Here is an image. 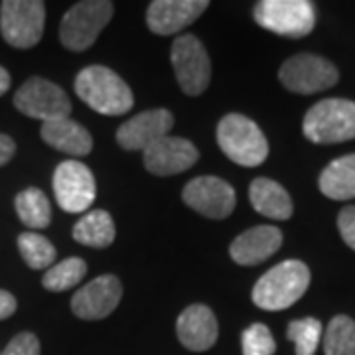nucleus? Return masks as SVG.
I'll use <instances>...</instances> for the list:
<instances>
[{"mask_svg": "<svg viewBox=\"0 0 355 355\" xmlns=\"http://www.w3.org/2000/svg\"><path fill=\"white\" fill-rule=\"evenodd\" d=\"M253 14L261 28L284 38H304L316 26V10L308 0H261Z\"/></svg>", "mask_w": 355, "mask_h": 355, "instance_id": "6", "label": "nucleus"}, {"mask_svg": "<svg viewBox=\"0 0 355 355\" xmlns=\"http://www.w3.org/2000/svg\"><path fill=\"white\" fill-rule=\"evenodd\" d=\"M16 214L26 227L46 229L51 221V205L40 188H26L16 196Z\"/></svg>", "mask_w": 355, "mask_h": 355, "instance_id": "23", "label": "nucleus"}, {"mask_svg": "<svg viewBox=\"0 0 355 355\" xmlns=\"http://www.w3.org/2000/svg\"><path fill=\"white\" fill-rule=\"evenodd\" d=\"M280 83L298 95H314L331 89L340 81V71L330 60L316 53H296L279 71Z\"/></svg>", "mask_w": 355, "mask_h": 355, "instance_id": "8", "label": "nucleus"}, {"mask_svg": "<svg viewBox=\"0 0 355 355\" xmlns=\"http://www.w3.org/2000/svg\"><path fill=\"white\" fill-rule=\"evenodd\" d=\"M320 191L336 202L355 198V154H345L326 166L318 180Z\"/></svg>", "mask_w": 355, "mask_h": 355, "instance_id": "21", "label": "nucleus"}, {"mask_svg": "<svg viewBox=\"0 0 355 355\" xmlns=\"http://www.w3.org/2000/svg\"><path fill=\"white\" fill-rule=\"evenodd\" d=\"M207 8V0H154L146 10V24L158 36H172L193 24Z\"/></svg>", "mask_w": 355, "mask_h": 355, "instance_id": "16", "label": "nucleus"}, {"mask_svg": "<svg viewBox=\"0 0 355 355\" xmlns=\"http://www.w3.org/2000/svg\"><path fill=\"white\" fill-rule=\"evenodd\" d=\"M76 93L93 111L107 116L127 114L135 97L127 81L105 65H89L76 77Z\"/></svg>", "mask_w": 355, "mask_h": 355, "instance_id": "1", "label": "nucleus"}, {"mask_svg": "<svg viewBox=\"0 0 355 355\" xmlns=\"http://www.w3.org/2000/svg\"><path fill=\"white\" fill-rule=\"evenodd\" d=\"M217 144L231 162L254 168L268 156V142L259 125L239 113L225 114L217 125Z\"/></svg>", "mask_w": 355, "mask_h": 355, "instance_id": "3", "label": "nucleus"}, {"mask_svg": "<svg viewBox=\"0 0 355 355\" xmlns=\"http://www.w3.org/2000/svg\"><path fill=\"white\" fill-rule=\"evenodd\" d=\"M42 139L51 148L60 153L69 154V156H87L93 150V139L89 130L83 125L76 123L73 119H55L50 123H44L40 130Z\"/></svg>", "mask_w": 355, "mask_h": 355, "instance_id": "19", "label": "nucleus"}, {"mask_svg": "<svg viewBox=\"0 0 355 355\" xmlns=\"http://www.w3.org/2000/svg\"><path fill=\"white\" fill-rule=\"evenodd\" d=\"M18 251L22 254L26 265L34 270L53 266L55 253H58L50 239H46L40 233H32V231L18 235Z\"/></svg>", "mask_w": 355, "mask_h": 355, "instance_id": "26", "label": "nucleus"}, {"mask_svg": "<svg viewBox=\"0 0 355 355\" xmlns=\"http://www.w3.org/2000/svg\"><path fill=\"white\" fill-rule=\"evenodd\" d=\"M144 168L154 176H174L190 170L200 160V153L193 142L180 137H164L142 150Z\"/></svg>", "mask_w": 355, "mask_h": 355, "instance_id": "13", "label": "nucleus"}, {"mask_svg": "<svg viewBox=\"0 0 355 355\" xmlns=\"http://www.w3.org/2000/svg\"><path fill=\"white\" fill-rule=\"evenodd\" d=\"M16 308H18V302H16L12 294L6 291H0V320H6V318L12 316Z\"/></svg>", "mask_w": 355, "mask_h": 355, "instance_id": "31", "label": "nucleus"}, {"mask_svg": "<svg viewBox=\"0 0 355 355\" xmlns=\"http://www.w3.org/2000/svg\"><path fill=\"white\" fill-rule=\"evenodd\" d=\"M114 235L116 229H114L113 217L105 209L89 211L73 227V239L93 249H107L109 245H113Z\"/></svg>", "mask_w": 355, "mask_h": 355, "instance_id": "22", "label": "nucleus"}, {"mask_svg": "<svg viewBox=\"0 0 355 355\" xmlns=\"http://www.w3.org/2000/svg\"><path fill=\"white\" fill-rule=\"evenodd\" d=\"M174 127V114L168 109H150L128 119L116 130V142L125 150H146L156 140L168 137Z\"/></svg>", "mask_w": 355, "mask_h": 355, "instance_id": "15", "label": "nucleus"}, {"mask_svg": "<svg viewBox=\"0 0 355 355\" xmlns=\"http://www.w3.org/2000/svg\"><path fill=\"white\" fill-rule=\"evenodd\" d=\"M170 58H172V67L176 73L178 85L186 95L198 97L209 87L211 60H209V53L202 44V40H198L191 34L180 36L172 44Z\"/></svg>", "mask_w": 355, "mask_h": 355, "instance_id": "9", "label": "nucleus"}, {"mask_svg": "<svg viewBox=\"0 0 355 355\" xmlns=\"http://www.w3.org/2000/svg\"><path fill=\"white\" fill-rule=\"evenodd\" d=\"M304 137L314 144H338L355 139V103L324 99L308 109L302 123Z\"/></svg>", "mask_w": 355, "mask_h": 355, "instance_id": "4", "label": "nucleus"}, {"mask_svg": "<svg viewBox=\"0 0 355 355\" xmlns=\"http://www.w3.org/2000/svg\"><path fill=\"white\" fill-rule=\"evenodd\" d=\"M180 343L190 352H207L214 347L219 336L216 314L205 304L188 306L176 322Z\"/></svg>", "mask_w": 355, "mask_h": 355, "instance_id": "17", "label": "nucleus"}, {"mask_svg": "<svg viewBox=\"0 0 355 355\" xmlns=\"http://www.w3.org/2000/svg\"><path fill=\"white\" fill-rule=\"evenodd\" d=\"M114 6L109 0H83L71 6L60 24V40L71 51L89 50L113 18Z\"/></svg>", "mask_w": 355, "mask_h": 355, "instance_id": "5", "label": "nucleus"}, {"mask_svg": "<svg viewBox=\"0 0 355 355\" xmlns=\"http://www.w3.org/2000/svg\"><path fill=\"white\" fill-rule=\"evenodd\" d=\"M338 229L342 235L343 243L355 251V205L343 207L338 216Z\"/></svg>", "mask_w": 355, "mask_h": 355, "instance_id": "30", "label": "nucleus"}, {"mask_svg": "<svg viewBox=\"0 0 355 355\" xmlns=\"http://www.w3.org/2000/svg\"><path fill=\"white\" fill-rule=\"evenodd\" d=\"M14 107L30 119L50 123L71 114V101L64 89L44 77H30L14 95Z\"/></svg>", "mask_w": 355, "mask_h": 355, "instance_id": "10", "label": "nucleus"}, {"mask_svg": "<svg viewBox=\"0 0 355 355\" xmlns=\"http://www.w3.org/2000/svg\"><path fill=\"white\" fill-rule=\"evenodd\" d=\"M282 245V231L272 225H257L243 231L241 235L231 243L229 254L241 266H254L265 263L277 253Z\"/></svg>", "mask_w": 355, "mask_h": 355, "instance_id": "18", "label": "nucleus"}, {"mask_svg": "<svg viewBox=\"0 0 355 355\" xmlns=\"http://www.w3.org/2000/svg\"><path fill=\"white\" fill-rule=\"evenodd\" d=\"M14 153H16V142L8 135L0 132V166L8 164L12 160Z\"/></svg>", "mask_w": 355, "mask_h": 355, "instance_id": "32", "label": "nucleus"}, {"mask_svg": "<svg viewBox=\"0 0 355 355\" xmlns=\"http://www.w3.org/2000/svg\"><path fill=\"white\" fill-rule=\"evenodd\" d=\"M310 286V268L296 259L266 270L253 286V302L266 312H280L296 304Z\"/></svg>", "mask_w": 355, "mask_h": 355, "instance_id": "2", "label": "nucleus"}, {"mask_svg": "<svg viewBox=\"0 0 355 355\" xmlns=\"http://www.w3.org/2000/svg\"><path fill=\"white\" fill-rule=\"evenodd\" d=\"M249 200L257 214L277 219V221H286L291 219L294 205H292L291 193L284 186L270 178H257L253 180L249 188Z\"/></svg>", "mask_w": 355, "mask_h": 355, "instance_id": "20", "label": "nucleus"}, {"mask_svg": "<svg viewBox=\"0 0 355 355\" xmlns=\"http://www.w3.org/2000/svg\"><path fill=\"white\" fill-rule=\"evenodd\" d=\"M322 322L316 318L292 320L286 330V338L294 343L296 355H314L322 340Z\"/></svg>", "mask_w": 355, "mask_h": 355, "instance_id": "27", "label": "nucleus"}, {"mask_svg": "<svg viewBox=\"0 0 355 355\" xmlns=\"http://www.w3.org/2000/svg\"><path fill=\"white\" fill-rule=\"evenodd\" d=\"M53 193L58 205L67 214H83L95 202L97 184L87 166L65 160L53 172Z\"/></svg>", "mask_w": 355, "mask_h": 355, "instance_id": "11", "label": "nucleus"}, {"mask_svg": "<svg viewBox=\"0 0 355 355\" xmlns=\"http://www.w3.org/2000/svg\"><path fill=\"white\" fill-rule=\"evenodd\" d=\"M324 354L355 355V322L345 314L331 318L324 334Z\"/></svg>", "mask_w": 355, "mask_h": 355, "instance_id": "25", "label": "nucleus"}, {"mask_svg": "<svg viewBox=\"0 0 355 355\" xmlns=\"http://www.w3.org/2000/svg\"><path fill=\"white\" fill-rule=\"evenodd\" d=\"M10 87V73L0 65V95H4Z\"/></svg>", "mask_w": 355, "mask_h": 355, "instance_id": "33", "label": "nucleus"}, {"mask_svg": "<svg viewBox=\"0 0 355 355\" xmlns=\"http://www.w3.org/2000/svg\"><path fill=\"white\" fill-rule=\"evenodd\" d=\"M42 347H40V340L32 334V331H22L18 336H14L10 343L6 345L4 352L0 355H40Z\"/></svg>", "mask_w": 355, "mask_h": 355, "instance_id": "29", "label": "nucleus"}, {"mask_svg": "<svg viewBox=\"0 0 355 355\" xmlns=\"http://www.w3.org/2000/svg\"><path fill=\"white\" fill-rule=\"evenodd\" d=\"M243 355H275L277 342L265 324H251L241 336Z\"/></svg>", "mask_w": 355, "mask_h": 355, "instance_id": "28", "label": "nucleus"}, {"mask_svg": "<svg viewBox=\"0 0 355 355\" xmlns=\"http://www.w3.org/2000/svg\"><path fill=\"white\" fill-rule=\"evenodd\" d=\"M85 275H87V263L79 257H69L46 270L42 279V286L50 292L69 291L77 286Z\"/></svg>", "mask_w": 355, "mask_h": 355, "instance_id": "24", "label": "nucleus"}, {"mask_svg": "<svg viewBox=\"0 0 355 355\" xmlns=\"http://www.w3.org/2000/svg\"><path fill=\"white\" fill-rule=\"evenodd\" d=\"M44 24L46 4L42 0H4L0 4V32L12 48H34L42 40Z\"/></svg>", "mask_w": 355, "mask_h": 355, "instance_id": "7", "label": "nucleus"}, {"mask_svg": "<svg viewBox=\"0 0 355 355\" xmlns=\"http://www.w3.org/2000/svg\"><path fill=\"white\" fill-rule=\"evenodd\" d=\"M123 298V284L114 275H103L87 282L71 298V312L81 320H103L113 314Z\"/></svg>", "mask_w": 355, "mask_h": 355, "instance_id": "14", "label": "nucleus"}, {"mask_svg": "<svg viewBox=\"0 0 355 355\" xmlns=\"http://www.w3.org/2000/svg\"><path fill=\"white\" fill-rule=\"evenodd\" d=\"M182 200L193 211L209 219H225L237 205L233 186L216 176H202L188 182L182 191Z\"/></svg>", "mask_w": 355, "mask_h": 355, "instance_id": "12", "label": "nucleus"}]
</instances>
